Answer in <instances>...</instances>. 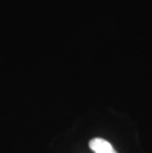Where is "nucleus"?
<instances>
[{
    "label": "nucleus",
    "mask_w": 152,
    "mask_h": 153,
    "mask_svg": "<svg viewBox=\"0 0 152 153\" xmlns=\"http://www.w3.org/2000/svg\"><path fill=\"white\" fill-rule=\"evenodd\" d=\"M89 147L95 153H117L111 143L100 137L92 138L89 141Z\"/></svg>",
    "instance_id": "obj_1"
}]
</instances>
